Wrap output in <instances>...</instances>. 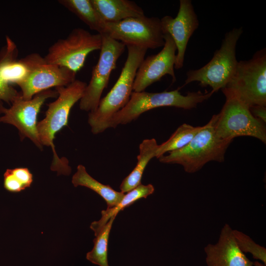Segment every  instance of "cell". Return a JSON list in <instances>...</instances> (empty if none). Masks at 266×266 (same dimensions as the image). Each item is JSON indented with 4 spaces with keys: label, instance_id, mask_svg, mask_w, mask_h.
Instances as JSON below:
<instances>
[{
    "label": "cell",
    "instance_id": "cell-22",
    "mask_svg": "<svg viewBox=\"0 0 266 266\" xmlns=\"http://www.w3.org/2000/svg\"><path fill=\"white\" fill-rule=\"evenodd\" d=\"M116 216L111 217L96 234L92 250L86 254V259L99 266H109L107 259L108 242L110 232Z\"/></svg>",
    "mask_w": 266,
    "mask_h": 266
},
{
    "label": "cell",
    "instance_id": "cell-17",
    "mask_svg": "<svg viewBox=\"0 0 266 266\" xmlns=\"http://www.w3.org/2000/svg\"><path fill=\"white\" fill-rule=\"evenodd\" d=\"M158 144L155 139H146L140 144L136 165L132 172L122 181L120 189L126 193L141 184L143 172L149 162L156 156Z\"/></svg>",
    "mask_w": 266,
    "mask_h": 266
},
{
    "label": "cell",
    "instance_id": "cell-20",
    "mask_svg": "<svg viewBox=\"0 0 266 266\" xmlns=\"http://www.w3.org/2000/svg\"><path fill=\"white\" fill-rule=\"evenodd\" d=\"M58 2L76 15L89 28L100 34L104 32L103 22L90 0H60Z\"/></svg>",
    "mask_w": 266,
    "mask_h": 266
},
{
    "label": "cell",
    "instance_id": "cell-4",
    "mask_svg": "<svg viewBox=\"0 0 266 266\" xmlns=\"http://www.w3.org/2000/svg\"><path fill=\"white\" fill-rule=\"evenodd\" d=\"M177 89L160 93L133 92L129 100L121 109L112 117L109 128H116L136 119L143 113L163 106H172L184 109H191L209 99L213 94L211 91L203 94L199 91L188 92L182 95Z\"/></svg>",
    "mask_w": 266,
    "mask_h": 266
},
{
    "label": "cell",
    "instance_id": "cell-18",
    "mask_svg": "<svg viewBox=\"0 0 266 266\" xmlns=\"http://www.w3.org/2000/svg\"><path fill=\"white\" fill-rule=\"evenodd\" d=\"M72 183L74 187L84 186L95 192L106 201L107 208L117 204L125 195L121 192L114 190L109 185H104L93 178L82 165L77 166V171L72 178Z\"/></svg>",
    "mask_w": 266,
    "mask_h": 266
},
{
    "label": "cell",
    "instance_id": "cell-7",
    "mask_svg": "<svg viewBox=\"0 0 266 266\" xmlns=\"http://www.w3.org/2000/svg\"><path fill=\"white\" fill-rule=\"evenodd\" d=\"M226 101L216 114L215 133L219 138L232 141L238 136H251L266 142L264 123L255 117L249 107L237 98L225 96Z\"/></svg>",
    "mask_w": 266,
    "mask_h": 266
},
{
    "label": "cell",
    "instance_id": "cell-15",
    "mask_svg": "<svg viewBox=\"0 0 266 266\" xmlns=\"http://www.w3.org/2000/svg\"><path fill=\"white\" fill-rule=\"evenodd\" d=\"M233 231L229 224H225L218 242L204 247L207 266H253V262L237 246Z\"/></svg>",
    "mask_w": 266,
    "mask_h": 266
},
{
    "label": "cell",
    "instance_id": "cell-10",
    "mask_svg": "<svg viewBox=\"0 0 266 266\" xmlns=\"http://www.w3.org/2000/svg\"><path fill=\"white\" fill-rule=\"evenodd\" d=\"M102 45L97 64L93 67L92 76L80 100L82 110L92 112L98 107L102 93L108 85L110 74L116 66L118 59L124 52L126 45L105 33L100 34Z\"/></svg>",
    "mask_w": 266,
    "mask_h": 266
},
{
    "label": "cell",
    "instance_id": "cell-24",
    "mask_svg": "<svg viewBox=\"0 0 266 266\" xmlns=\"http://www.w3.org/2000/svg\"><path fill=\"white\" fill-rule=\"evenodd\" d=\"M3 185L4 188L12 193L20 192L26 188L12 173L11 169H7L4 173Z\"/></svg>",
    "mask_w": 266,
    "mask_h": 266
},
{
    "label": "cell",
    "instance_id": "cell-27",
    "mask_svg": "<svg viewBox=\"0 0 266 266\" xmlns=\"http://www.w3.org/2000/svg\"><path fill=\"white\" fill-rule=\"evenodd\" d=\"M252 115L265 124L266 122V107L264 106L255 105L249 108Z\"/></svg>",
    "mask_w": 266,
    "mask_h": 266
},
{
    "label": "cell",
    "instance_id": "cell-2",
    "mask_svg": "<svg viewBox=\"0 0 266 266\" xmlns=\"http://www.w3.org/2000/svg\"><path fill=\"white\" fill-rule=\"evenodd\" d=\"M127 47V58L118 80L108 93L100 99L97 108L89 113L88 123L95 134L109 128L112 116L126 105L133 92L137 70L148 49L135 46Z\"/></svg>",
    "mask_w": 266,
    "mask_h": 266
},
{
    "label": "cell",
    "instance_id": "cell-23",
    "mask_svg": "<svg viewBox=\"0 0 266 266\" xmlns=\"http://www.w3.org/2000/svg\"><path fill=\"white\" fill-rule=\"evenodd\" d=\"M237 246L244 253H250L255 260L261 261L266 265V249L255 243L246 234L236 230L233 231Z\"/></svg>",
    "mask_w": 266,
    "mask_h": 266
},
{
    "label": "cell",
    "instance_id": "cell-25",
    "mask_svg": "<svg viewBox=\"0 0 266 266\" xmlns=\"http://www.w3.org/2000/svg\"><path fill=\"white\" fill-rule=\"evenodd\" d=\"M10 85L4 82L0 77V100L12 103L20 95Z\"/></svg>",
    "mask_w": 266,
    "mask_h": 266
},
{
    "label": "cell",
    "instance_id": "cell-14",
    "mask_svg": "<svg viewBox=\"0 0 266 266\" xmlns=\"http://www.w3.org/2000/svg\"><path fill=\"white\" fill-rule=\"evenodd\" d=\"M163 34H168L176 47L174 68H181L184 64L188 42L199 26V21L191 0H180L175 18L165 16L161 19Z\"/></svg>",
    "mask_w": 266,
    "mask_h": 266
},
{
    "label": "cell",
    "instance_id": "cell-28",
    "mask_svg": "<svg viewBox=\"0 0 266 266\" xmlns=\"http://www.w3.org/2000/svg\"><path fill=\"white\" fill-rule=\"evenodd\" d=\"M253 266H266L263 263H260L259 261H255L253 262Z\"/></svg>",
    "mask_w": 266,
    "mask_h": 266
},
{
    "label": "cell",
    "instance_id": "cell-5",
    "mask_svg": "<svg viewBox=\"0 0 266 266\" xmlns=\"http://www.w3.org/2000/svg\"><path fill=\"white\" fill-rule=\"evenodd\" d=\"M222 91L225 96L234 97L249 108L266 106V49L258 51L251 59L238 61L233 75Z\"/></svg>",
    "mask_w": 266,
    "mask_h": 266
},
{
    "label": "cell",
    "instance_id": "cell-11",
    "mask_svg": "<svg viewBox=\"0 0 266 266\" xmlns=\"http://www.w3.org/2000/svg\"><path fill=\"white\" fill-rule=\"evenodd\" d=\"M56 90H47L35 95L31 99L26 100L20 94L11 103L9 108L4 107L0 102V122L9 124L18 130L21 140L28 137L39 148L41 145L37 130V116L42 105L48 98L58 97Z\"/></svg>",
    "mask_w": 266,
    "mask_h": 266
},
{
    "label": "cell",
    "instance_id": "cell-16",
    "mask_svg": "<svg viewBox=\"0 0 266 266\" xmlns=\"http://www.w3.org/2000/svg\"><path fill=\"white\" fill-rule=\"evenodd\" d=\"M98 15L104 23L144 16L142 8L129 0H90Z\"/></svg>",
    "mask_w": 266,
    "mask_h": 266
},
{
    "label": "cell",
    "instance_id": "cell-8",
    "mask_svg": "<svg viewBox=\"0 0 266 266\" xmlns=\"http://www.w3.org/2000/svg\"><path fill=\"white\" fill-rule=\"evenodd\" d=\"M101 45L100 34L75 28L66 38L52 45L44 58L48 64L66 67L76 73L84 66L87 56L100 50Z\"/></svg>",
    "mask_w": 266,
    "mask_h": 266
},
{
    "label": "cell",
    "instance_id": "cell-3",
    "mask_svg": "<svg viewBox=\"0 0 266 266\" xmlns=\"http://www.w3.org/2000/svg\"><path fill=\"white\" fill-rule=\"evenodd\" d=\"M216 114L184 147L158 158L165 164L181 165L188 173H195L210 161L222 162L231 141L220 139L215 131Z\"/></svg>",
    "mask_w": 266,
    "mask_h": 266
},
{
    "label": "cell",
    "instance_id": "cell-19",
    "mask_svg": "<svg viewBox=\"0 0 266 266\" xmlns=\"http://www.w3.org/2000/svg\"><path fill=\"white\" fill-rule=\"evenodd\" d=\"M154 190V187L152 184H140L125 194L121 200L115 206L101 211L100 219L99 221L93 222L90 225V229L94 232L95 234H97L111 217L117 215L119 211L130 206L141 198H146L152 194Z\"/></svg>",
    "mask_w": 266,
    "mask_h": 266
},
{
    "label": "cell",
    "instance_id": "cell-21",
    "mask_svg": "<svg viewBox=\"0 0 266 266\" xmlns=\"http://www.w3.org/2000/svg\"><path fill=\"white\" fill-rule=\"evenodd\" d=\"M202 128L203 126L194 127L185 123L180 125L166 141L158 145L156 157L159 158L166 153L184 147Z\"/></svg>",
    "mask_w": 266,
    "mask_h": 266
},
{
    "label": "cell",
    "instance_id": "cell-9",
    "mask_svg": "<svg viewBox=\"0 0 266 266\" xmlns=\"http://www.w3.org/2000/svg\"><path fill=\"white\" fill-rule=\"evenodd\" d=\"M112 38L128 45L155 49L165 44L158 17L129 18L118 22L105 23L104 32Z\"/></svg>",
    "mask_w": 266,
    "mask_h": 266
},
{
    "label": "cell",
    "instance_id": "cell-1",
    "mask_svg": "<svg viewBox=\"0 0 266 266\" xmlns=\"http://www.w3.org/2000/svg\"><path fill=\"white\" fill-rule=\"evenodd\" d=\"M87 84L79 80H75L66 86L56 87L58 95L56 100L47 104L48 109L45 118L37 125L38 137L41 145L50 146L53 158L51 169L58 175H68L71 167L66 158H60L55 150L54 140L55 135L63 127L67 125L71 108L82 97Z\"/></svg>",
    "mask_w": 266,
    "mask_h": 266
},
{
    "label": "cell",
    "instance_id": "cell-26",
    "mask_svg": "<svg viewBox=\"0 0 266 266\" xmlns=\"http://www.w3.org/2000/svg\"><path fill=\"white\" fill-rule=\"evenodd\" d=\"M11 171L26 189L30 187L33 181V176L28 168L17 167L11 169Z\"/></svg>",
    "mask_w": 266,
    "mask_h": 266
},
{
    "label": "cell",
    "instance_id": "cell-12",
    "mask_svg": "<svg viewBox=\"0 0 266 266\" xmlns=\"http://www.w3.org/2000/svg\"><path fill=\"white\" fill-rule=\"evenodd\" d=\"M31 71L18 86L21 96L26 100L35 95L55 87L66 86L75 80L76 73L64 66L48 64L38 53L31 54Z\"/></svg>",
    "mask_w": 266,
    "mask_h": 266
},
{
    "label": "cell",
    "instance_id": "cell-13",
    "mask_svg": "<svg viewBox=\"0 0 266 266\" xmlns=\"http://www.w3.org/2000/svg\"><path fill=\"white\" fill-rule=\"evenodd\" d=\"M165 44L159 53L144 59L137 70L133 92H140L164 76L169 75L172 82L176 81L174 64L176 59V45L168 34H164Z\"/></svg>",
    "mask_w": 266,
    "mask_h": 266
},
{
    "label": "cell",
    "instance_id": "cell-6",
    "mask_svg": "<svg viewBox=\"0 0 266 266\" xmlns=\"http://www.w3.org/2000/svg\"><path fill=\"white\" fill-rule=\"evenodd\" d=\"M243 33L242 27L227 32L220 48L216 50L211 60L204 66L187 72L184 86L199 82L202 87L210 86L214 93L224 88L230 81L238 61L236 57L237 42Z\"/></svg>",
    "mask_w": 266,
    "mask_h": 266
}]
</instances>
